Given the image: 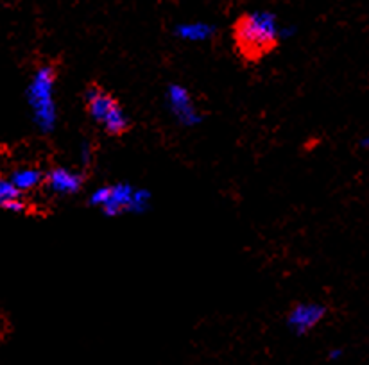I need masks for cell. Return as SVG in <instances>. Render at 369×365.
<instances>
[{"label": "cell", "mask_w": 369, "mask_h": 365, "mask_svg": "<svg viewBox=\"0 0 369 365\" xmlns=\"http://www.w3.org/2000/svg\"><path fill=\"white\" fill-rule=\"evenodd\" d=\"M232 40L235 54L244 65H259L280 48L276 16L267 11L244 13L233 22Z\"/></svg>", "instance_id": "6da1fadb"}, {"label": "cell", "mask_w": 369, "mask_h": 365, "mask_svg": "<svg viewBox=\"0 0 369 365\" xmlns=\"http://www.w3.org/2000/svg\"><path fill=\"white\" fill-rule=\"evenodd\" d=\"M120 106V100L111 92L104 90L99 83H90L85 90V110L93 122L103 126L108 115Z\"/></svg>", "instance_id": "7a4b0ae2"}, {"label": "cell", "mask_w": 369, "mask_h": 365, "mask_svg": "<svg viewBox=\"0 0 369 365\" xmlns=\"http://www.w3.org/2000/svg\"><path fill=\"white\" fill-rule=\"evenodd\" d=\"M328 314V308L319 302H296L287 314V322L296 333H306L314 329Z\"/></svg>", "instance_id": "3957f363"}, {"label": "cell", "mask_w": 369, "mask_h": 365, "mask_svg": "<svg viewBox=\"0 0 369 365\" xmlns=\"http://www.w3.org/2000/svg\"><path fill=\"white\" fill-rule=\"evenodd\" d=\"M45 186L51 192L59 194V196H72V194L79 192L85 185V177L81 174H74L71 170L63 169V166H52L45 174Z\"/></svg>", "instance_id": "277c9868"}, {"label": "cell", "mask_w": 369, "mask_h": 365, "mask_svg": "<svg viewBox=\"0 0 369 365\" xmlns=\"http://www.w3.org/2000/svg\"><path fill=\"white\" fill-rule=\"evenodd\" d=\"M45 174L47 172H41L36 166H26V169H16L15 172L11 174V177H9V181H11L16 189H20L26 194L29 192V190H34L40 185H43Z\"/></svg>", "instance_id": "5b68a950"}, {"label": "cell", "mask_w": 369, "mask_h": 365, "mask_svg": "<svg viewBox=\"0 0 369 365\" xmlns=\"http://www.w3.org/2000/svg\"><path fill=\"white\" fill-rule=\"evenodd\" d=\"M0 204L4 210L16 211V213H22L26 211V203H24V192L20 189H16L11 181L2 177L0 181Z\"/></svg>", "instance_id": "8992f818"}, {"label": "cell", "mask_w": 369, "mask_h": 365, "mask_svg": "<svg viewBox=\"0 0 369 365\" xmlns=\"http://www.w3.org/2000/svg\"><path fill=\"white\" fill-rule=\"evenodd\" d=\"M103 129L104 133L111 138H120L124 137V134L130 133L131 122L130 118H128V115L124 113V110H122V106H117L110 115H108V118L103 124Z\"/></svg>", "instance_id": "52a82bcc"}, {"label": "cell", "mask_w": 369, "mask_h": 365, "mask_svg": "<svg viewBox=\"0 0 369 365\" xmlns=\"http://www.w3.org/2000/svg\"><path fill=\"white\" fill-rule=\"evenodd\" d=\"M131 199H133V197H131L130 186H126V185L115 186L113 192H111L110 201H108V203L103 206L104 213L111 215V217H113V215H117V213H120L122 210H126V208L130 206L131 203H133Z\"/></svg>", "instance_id": "ba28073f"}, {"label": "cell", "mask_w": 369, "mask_h": 365, "mask_svg": "<svg viewBox=\"0 0 369 365\" xmlns=\"http://www.w3.org/2000/svg\"><path fill=\"white\" fill-rule=\"evenodd\" d=\"M111 192H113V189H110V186H104V189H99L92 196V203L93 204H99V206H104V204H106L108 201H110Z\"/></svg>", "instance_id": "9c48e42d"}]
</instances>
